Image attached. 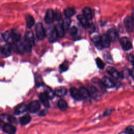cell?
Masks as SVG:
<instances>
[{
    "instance_id": "cell-1",
    "label": "cell",
    "mask_w": 134,
    "mask_h": 134,
    "mask_svg": "<svg viewBox=\"0 0 134 134\" xmlns=\"http://www.w3.org/2000/svg\"><path fill=\"white\" fill-rule=\"evenodd\" d=\"M36 34L38 40H41L43 39L46 35V31L41 23H38L36 26Z\"/></svg>"
},
{
    "instance_id": "cell-2",
    "label": "cell",
    "mask_w": 134,
    "mask_h": 134,
    "mask_svg": "<svg viewBox=\"0 0 134 134\" xmlns=\"http://www.w3.org/2000/svg\"><path fill=\"white\" fill-rule=\"evenodd\" d=\"M40 108V104L38 100L31 102L28 106V110L31 113H36Z\"/></svg>"
},
{
    "instance_id": "cell-3",
    "label": "cell",
    "mask_w": 134,
    "mask_h": 134,
    "mask_svg": "<svg viewBox=\"0 0 134 134\" xmlns=\"http://www.w3.org/2000/svg\"><path fill=\"white\" fill-rule=\"evenodd\" d=\"M125 27L128 32H131L134 29V23L131 17L127 16L124 20Z\"/></svg>"
},
{
    "instance_id": "cell-4",
    "label": "cell",
    "mask_w": 134,
    "mask_h": 134,
    "mask_svg": "<svg viewBox=\"0 0 134 134\" xmlns=\"http://www.w3.org/2000/svg\"><path fill=\"white\" fill-rule=\"evenodd\" d=\"M120 43L122 48L125 51L129 50L132 48V44L127 37H122L120 39Z\"/></svg>"
},
{
    "instance_id": "cell-5",
    "label": "cell",
    "mask_w": 134,
    "mask_h": 134,
    "mask_svg": "<svg viewBox=\"0 0 134 134\" xmlns=\"http://www.w3.org/2000/svg\"><path fill=\"white\" fill-rule=\"evenodd\" d=\"M54 19V12L53 10L50 8L48 9L46 12L45 17H44V21L47 24H51Z\"/></svg>"
},
{
    "instance_id": "cell-6",
    "label": "cell",
    "mask_w": 134,
    "mask_h": 134,
    "mask_svg": "<svg viewBox=\"0 0 134 134\" xmlns=\"http://www.w3.org/2000/svg\"><path fill=\"white\" fill-rule=\"evenodd\" d=\"M110 41L115 42L118 39V35L117 31L114 29H110L108 30L106 34Z\"/></svg>"
},
{
    "instance_id": "cell-7",
    "label": "cell",
    "mask_w": 134,
    "mask_h": 134,
    "mask_svg": "<svg viewBox=\"0 0 134 134\" xmlns=\"http://www.w3.org/2000/svg\"><path fill=\"white\" fill-rule=\"evenodd\" d=\"M46 34L47 35L49 41L51 42L54 41L56 40L57 37H58L54 27L49 29L46 32Z\"/></svg>"
},
{
    "instance_id": "cell-8",
    "label": "cell",
    "mask_w": 134,
    "mask_h": 134,
    "mask_svg": "<svg viewBox=\"0 0 134 134\" xmlns=\"http://www.w3.org/2000/svg\"><path fill=\"white\" fill-rule=\"evenodd\" d=\"M3 131L7 134H15L16 132V128L10 124H5L3 126Z\"/></svg>"
},
{
    "instance_id": "cell-9",
    "label": "cell",
    "mask_w": 134,
    "mask_h": 134,
    "mask_svg": "<svg viewBox=\"0 0 134 134\" xmlns=\"http://www.w3.org/2000/svg\"><path fill=\"white\" fill-rule=\"evenodd\" d=\"M102 84L106 87L111 88L115 86V83L110 78L107 76H104L102 80Z\"/></svg>"
},
{
    "instance_id": "cell-10",
    "label": "cell",
    "mask_w": 134,
    "mask_h": 134,
    "mask_svg": "<svg viewBox=\"0 0 134 134\" xmlns=\"http://www.w3.org/2000/svg\"><path fill=\"white\" fill-rule=\"evenodd\" d=\"M1 52L5 56H8L11 54L12 47L8 44L3 45L0 49Z\"/></svg>"
},
{
    "instance_id": "cell-11",
    "label": "cell",
    "mask_w": 134,
    "mask_h": 134,
    "mask_svg": "<svg viewBox=\"0 0 134 134\" xmlns=\"http://www.w3.org/2000/svg\"><path fill=\"white\" fill-rule=\"evenodd\" d=\"M70 94L72 97L77 100H79L82 99V96L79 90L75 87H72L70 88Z\"/></svg>"
},
{
    "instance_id": "cell-12",
    "label": "cell",
    "mask_w": 134,
    "mask_h": 134,
    "mask_svg": "<svg viewBox=\"0 0 134 134\" xmlns=\"http://www.w3.org/2000/svg\"><path fill=\"white\" fill-rule=\"evenodd\" d=\"M26 41L30 44L32 46L34 44V36L32 31H27L25 36V38L24 39Z\"/></svg>"
},
{
    "instance_id": "cell-13",
    "label": "cell",
    "mask_w": 134,
    "mask_h": 134,
    "mask_svg": "<svg viewBox=\"0 0 134 134\" xmlns=\"http://www.w3.org/2000/svg\"><path fill=\"white\" fill-rule=\"evenodd\" d=\"M79 91L80 92L82 98H83L84 99L87 100H89L90 99L91 96L88 92V90L87 89H86L84 87H81L80 88Z\"/></svg>"
},
{
    "instance_id": "cell-14",
    "label": "cell",
    "mask_w": 134,
    "mask_h": 134,
    "mask_svg": "<svg viewBox=\"0 0 134 134\" xmlns=\"http://www.w3.org/2000/svg\"><path fill=\"white\" fill-rule=\"evenodd\" d=\"M58 37H63L64 36V29L61 24H58L54 27Z\"/></svg>"
},
{
    "instance_id": "cell-15",
    "label": "cell",
    "mask_w": 134,
    "mask_h": 134,
    "mask_svg": "<svg viewBox=\"0 0 134 134\" xmlns=\"http://www.w3.org/2000/svg\"><path fill=\"white\" fill-rule=\"evenodd\" d=\"M2 36L4 39L8 43V44H13L14 43V41L12 38L11 34L8 31L4 32L2 34Z\"/></svg>"
},
{
    "instance_id": "cell-16",
    "label": "cell",
    "mask_w": 134,
    "mask_h": 134,
    "mask_svg": "<svg viewBox=\"0 0 134 134\" xmlns=\"http://www.w3.org/2000/svg\"><path fill=\"white\" fill-rule=\"evenodd\" d=\"M106 71L110 75H111L114 78L118 79L120 76V74L119 72L113 67H111V66L108 67L106 69Z\"/></svg>"
},
{
    "instance_id": "cell-17",
    "label": "cell",
    "mask_w": 134,
    "mask_h": 134,
    "mask_svg": "<svg viewBox=\"0 0 134 134\" xmlns=\"http://www.w3.org/2000/svg\"><path fill=\"white\" fill-rule=\"evenodd\" d=\"M55 95H57L59 97H61L65 95L67 93V90L64 87H59L55 89L54 91Z\"/></svg>"
},
{
    "instance_id": "cell-18",
    "label": "cell",
    "mask_w": 134,
    "mask_h": 134,
    "mask_svg": "<svg viewBox=\"0 0 134 134\" xmlns=\"http://www.w3.org/2000/svg\"><path fill=\"white\" fill-rule=\"evenodd\" d=\"M100 40L103 48H108L110 46V41L106 34L102 35L100 37Z\"/></svg>"
},
{
    "instance_id": "cell-19",
    "label": "cell",
    "mask_w": 134,
    "mask_h": 134,
    "mask_svg": "<svg viewBox=\"0 0 134 134\" xmlns=\"http://www.w3.org/2000/svg\"><path fill=\"white\" fill-rule=\"evenodd\" d=\"M28 109V106L25 104H23L18 106L14 110V114L15 115H20L25 111H26Z\"/></svg>"
},
{
    "instance_id": "cell-20",
    "label": "cell",
    "mask_w": 134,
    "mask_h": 134,
    "mask_svg": "<svg viewBox=\"0 0 134 134\" xmlns=\"http://www.w3.org/2000/svg\"><path fill=\"white\" fill-rule=\"evenodd\" d=\"M39 99L46 107H49L50 106L49 98L44 93H41L39 95Z\"/></svg>"
},
{
    "instance_id": "cell-21",
    "label": "cell",
    "mask_w": 134,
    "mask_h": 134,
    "mask_svg": "<svg viewBox=\"0 0 134 134\" xmlns=\"http://www.w3.org/2000/svg\"><path fill=\"white\" fill-rule=\"evenodd\" d=\"M10 34L14 41L17 42L20 40L21 35L19 31H18L17 29H12Z\"/></svg>"
},
{
    "instance_id": "cell-22",
    "label": "cell",
    "mask_w": 134,
    "mask_h": 134,
    "mask_svg": "<svg viewBox=\"0 0 134 134\" xmlns=\"http://www.w3.org/2000/svg\"><path fill=\"white\" fill-rule=\"evenodd\" d=\"M44 93L47 95V96L48 97L49 99H52L54 97V96H55L54 93L52 90V89L49 87L47 86H45L44 88Z\"/></svg>"
},
{
    "instance_id": "cell-23",
    "label": "cell",
    "mask_w": 134,
    "mask_h": 134,
    "mask_svg": "<svg viewBox=\"0 0 134 134\" xmlns=\"http://www.w3.org/2000/svg\"><path fill=\"white\" fill-rule=\"evenodd\" d=\"M77 17V19L80 21V23H81V24L84 27H88L90 26V24L88 22V20L86 18H85L83 15H79Z\"/></svg>"
},
{
    "instance_id": "cell-24",
    "label": "cell",
    "mask_w": 134,
    "mask_h": 134,
    "mask_svg": "<svg viewBox=\"0 0 134 134\" xmlns=\"http://www.w3.org/2000/svg\"><path fill=\"white\" fill-rule=\"evenodd\" d=\"M83 15L88 20L91 19L93 17L92 15V12L91 9L90 7H85L83 10Z\"/></svg>"
},
{
    "instance_id": "cell-25",
    "label": "cell",
    "mask_w": 134,
    "mask_h": 134,
    "mask_svg": "<svg viewBox=\"0 0 134 134\" xmlns=\"http://www.w3.org/2000/svg\"><path fill=\"white\" fill-rule=\"evenodd\" d=\"M93 41L97 49L101 50L103 48L102 42H101L100 37H99L98 36H95L94 37H93Z\"/></svg>"
},
{
    "instance_id": "cell-26",
    "label": "cell",
    "mask_w": 134,
    "mask_h": 134,
    "mask_svg": "<svg viewBox=\"0 0 134 134\" xmlns=\"http://www.w3.org/2000/svg\"><path fill=\"white\" fill-rule=\"evenodd\" d=\"M26 21L27 26L28 28H31L35 24V19L30 15H28L27 16H26Z\"/></svg>"
},
{
    "instance_id": "cell-27",
    "label": "cell",
    "mask_w": 134,
    "mask_h": 134,
    "mask_svg": "<svg viewBox=\"0 0 134 134\" xmlns=\"http://www.w3.org/2000/svg\"><path fill=\"white\" fill-rule=\"evenodd\" d=\"M58 107L62 110H65L68 108V104L63 99H60L58 102Z\"/></svg>"
},
{
    "instance_id": "cell-28",
    "label": "cell",
    "mask_w": 134,
    "mask_h": 134,
    "mask_svg": "<svg viewBox=\"0 0 134 134\" xmlns=\"http://www.w3.org/2000/svg\"><path fill=\"white\" fill-rule=\"evenodd\" d=\"M75 14V10L73 8H67L64 10V15L66 18H70Z\"/></svg>"
},
{
    "instance_id": "cell-29",
    "label": "cell",
    "mask_w": 134,
    "mask_h": 134,
    "mask_svg": "<svg viewBox=\"0 0 134 134\" xmlns=\"http://www.w3.org/2000/svg\"><path fill=\"white\" fill-rule=\"evenodd\" d=\"M88 92L90 93L91 97L96 98V97H98V92L97 90L94 86H91L90 87V89L88 90Z\"/></svg>"
},
{
    "instance_id": "cell-30",
    "label": "cell",
    "mask_w": 134,
    "mask_h": 134,
    "mask_svg": "<svg viewBox=\"0 0 134 134\" xmlns=\"http://www.w3.org/2000/svg\"><path fill=\"white\" fill-rule=\"evenodd\" d=\"M16 50L20 53H23L25 51V48L24 46V44L23 43V41L20 42V40L17 42L16 44Z\"/></svg>"
},
{
    "instance_id": "cell-31",
    "label": "cell",
    "mask_w": 134,
    "mask_h": 134,
    "mask_svg": "<svg viewBox=\"0 0 134 134\" xmlns=\"http://www.w3.org/2000/svg\"><path fill=\"white\" fill-rule=\"evenodd\" d=\"M31 120V117L29 115H26L25 116H23L20 119V122L21 125H26L28 122L30 121Z\"/></svg>"
},
{
    "instance_id": "cell-32",
    "label": "cell",
    "mask_w": 134,
    "mask_h": 134,
    "mask_svg": "<svg viewBox=\"0 0 134 134\" xmlns=\"http://www.w3.org/2000/svg\"><path fill=\"white\" fill-rule=\"evenodd\" d=\"M71 24V20L69 18H65L63 19V23H62V26L65 30H68L69 28V27Z\"/></svg>"
},
{
    "instance_id": "cell-33",
    "label": "cell",
    "mask_w": 134,
    "mask_h": 134,
    "mask_svg": "<svg viewBox=\"0 0 134 134\" xmlns=\"http://www.w3.org/2000/svg\"><path fill=\"white\" fill-rule=\"evenodd\" d=\"M96 62L97 67L99 69H104V68L105 66V64L100 58H97L96 60Z\"/></svg>"
},
{
    "instance_id": "cell-34",
    "label": "cell",
    "mask_w": 134,
    "mask_h": 134,
    "mask_svg": "<svg viewBox=\"0 0 134 134\" xmlns=\"http://www.w3.org/2000/svg\"><path fill=\"white\" fill-rule=\"evenodd\" d=\"M127 134H134V126H128L125 130Z\"/></svg>"
},
{
    "instance_id": "cell-35",
    "label": "cell",
    "mask_w": 134,
    "mask_h": 134,
    "mask_svg": "<svg viewBox=\"0 0 134 134\" xmlns=\"http://www.w3.org/2000/svg\"><path fill=\"white\" fill-rule=\"evenodd\" d=\"M104 57L105 60L107 62H108L110 63V62H111L113 61V60H112V58H111V57L110 56V54H109V53H108V52L105 53L104 54Z\"/></svg>"
},
{
    "instance_id": "cell-36",
    "label": "cell",
    "mask_w": 134,
    "mask_h": 134,
    "mask_svg": "<svg viewBox=\"0 0 134 134\" xmlns=\"http://www.w3.org/2000/svg\"><path fill=\"white\" fill-rule=\"evenodd\" d=\"M54 19H55L57 20H59L61 18V13L59 10L55 11V12H54Z\"/></svg>"
},
{
    "instance_id": "cell-37",
    "label": "cell",
    "mask_w": 134,
    "mask_h": 134,
    "mask_svg": "<svg viewBox=\"0 0 134 134\" xmlns=\"http://www.w3.org/2000/svg\"><path fill=\"white\" fill-rule=\"evenodd\" d=\"M77 32V29L76 27L73 26L70 28V33L71 35H75Z\"/></svg>"
},
{
    "instance_id": "cell-38",
    "label": "cell",
    "mask_w": 134,
    "mask_h": 134,
    "mask_svg": "<svg viewBox=\"0 0 134 134\" xmlns=\"http://www.w3.org/2000/svg\"><path fill=\"white\" fill-rule=\"evenodd\" d=\"M60 69L61 71H65L68 69V67L65 64H62L60 66Z\"/></svg>"
},
{
    "instance_id": "cell-39",
    "label": "cell",
    "mask_w": 134,
    "mask_h": 134,
    "mask_svg": "<svg viewBox=\"0 0 134 134\" xmlns=\"http://www.w3.org/2000/svg\"><path fill=\"white\" fill-rule=\"evenodd\" d=\"M128 59H129V60L131 63V64L134 66V56L132 55H129L128 57Z\"/></svg>"
},
{
    "instance_id": "cell-40",
    "label": "cell",
    "mask_w": 134,
    "mask_h": 134,
    "mask_svg": "<svg viewBox=\"0 0 134 134\" xmlns=\"http://www.w3.org/2000/svg\"><path fill=\"white\" fill-rule=\"evenodd\" d=\"M47 111L46 110H42V111L40 112V113L39 114V115H40V116H43V115H45L47 114Z\"/></svg>"
},
{
    "instance_id": "cell-41",
    "label": "cell",
    "mask_w": 134,
    "mask_h": 134,
    "mask_svg": "<svg viewBox=\"0 0 134 134\" xmlns=\"http://www.w3.org/2000/svg\"><path fill=\"white\" fill-rule=\"evenodd\" d=\"M130 74H131L132 76L133 77V78H134V69H132V70H131V71H130Z\"/></svg>"
},
{
    "instance_id": "cell-42",
    "label": "cell",
    "mask_w": 134,
    "mask_h": 134,
    "mask_svg": "<svg viewBox=\"0 0 134 134\" xmlns=\"http://www.w3.org/2000/svg\"><path fill=\"white\" fill-rule=\"evenodd\" d=\"M132 20L134 21V11L132 13V17H131Z\"/></svg>"
}]
</instances>
